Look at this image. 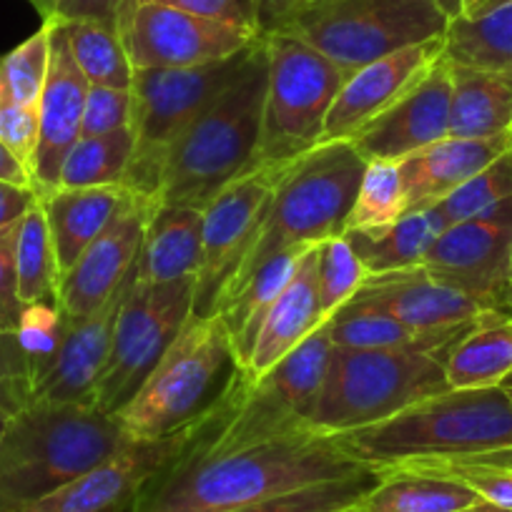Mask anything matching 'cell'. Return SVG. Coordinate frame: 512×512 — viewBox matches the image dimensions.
<instances>
[{"mask_svg":"<svg viewBox=\"0 0 512 512\" xmlns=\"http://www.w3.org/2000/svg\"><path fill=\"white\" fill-rule=\"evenodd\" d=\"M445 224L435 209L407 211L392 224L369 226V229H347L349 246L367 274L397 272V269L420 267L427 251L432 249Z\"/></svg>","mask_w":512,"mask_h":512,"instance_id":"30","label":"cell"},{"mask_svg":"<svg viewBox=\"0 0 512 512\" xmlns=\"http://www.w3.org/2000/svg\"><path fill=\"white\" fill-rule=\"evenodd\" d=\"M0 181H3V184L21 186V189L36 191V186H33L31 171H28L26 166H23L21 161H18L16 156H13L11 151L3 146V141H0Z\"/></svg>","mask_w":512,"mask_h":512,"instance_id":"52","label":"cell"},{"mask_svg":"<svg viewBox=\"0 0 512 512\" xmlns=\"http://www.w3.org/2000/svg\"><path fill=\"white\" fill-rule=\"evenodd\" d=\"M512 0H462V16L460 18H480L487 13L497 11V8L507 6Z\"/></svg>","mask_w":512,"mask_h":512,"instance_id":"54","label":"cell"},{"mask_svg":"<svg viewBox=\"0 0 512 512\" xmlns=\"http://www.w3.org/2000/svg\"><path fill=\"white\" fill-rule=\"evenodd\" d=\"M256 33L231 23L196 16L181 8L141 3L131 21L126 51L134 71L141 68H191L226 61L246 51Z\"/></svg>","mask_w":512,"mask_h":512,"instance_id":"15","label":"cell"},{"mask_svg":"<svg viewBox=\"0 0 512 512\" xmlns=\"http://www.w3.org/2000/svg\"><path fill=\"white\" fill-rule=\"evenodd\" d=\"M141 3H159V6L181 8L196 16L214 18V21L231 23L236 28L256 33V13L259 0H141ZM259 36V33H256Z\"/></svg>","mask_w":512,"mask_h":512,"instance_id":"47","label":"cell"},{"mask_svg":"<svg viewBox=\"0 0 512 512\" xmlns=\"http://www.w3.org/2000/svg\"><path fill=\"white\" fill-rule=\"evenodd\" d=\"M287 166H256L249 174L231 181L204 206V254L194 279L191 317L216 314L241 262L249 254L256 234L267 219L279 176Z\"/></svg>","mask_w":512,"mask_h":512,"instance_id":"12","label":"cell"},{"mask_svg":"<svg viewBox=\"0 0 512 512\" xmlns=\"http://www.w3.org/2000/svg\"><path fill=\"white\" fill-rule=\"evenodd\" d=\"M450 78V136L490 139L512 134V73L450 63Z\"/></svg>","mask_w":512,"mask_h":512,"instance_id":"28","label":"cell"},{"mask_svg":"<svg viewBox=\"0 0 512 512\" xmlns=\"http://www.w3.org/2000/svg\"><path fill=\"white\" fill-rule=\"evenodd\" d=\"M204 254V211L194 206H156L146 221L136 277L146 284L176 282L199 274Z\"/></svg>","mask_w":512,"mask_h":512,"instance_id":"24","label":"cell"},{"mask_svg":"<svg viewBox=\"0 0 512 512\" xmlns=\"http://www.w3.org/2000/svg\"><path fill=\"white\" fill-rule=\"evenodd\" d=\"M497 309L512 317V241H510V262H507V292H505V297H502L500 307Z\"/></svg>","mask_w":512,"mask_h":512,"instance_id":"57","label":"cell"},{"mask_svg":"<svg viewBox=\"0 0 512 512\" xmlns=\"http://www.w3.org/2000/svg\"><path fill=\"white\" fill-rule=\"evenodd\" d=\"M131 440L116 417L96 407L31 400L0 440V512L58 490Z\"/></svg>","mask_w":512,"mask_h":512,"instance_id":"4","label":"cell"},{"mask_svg":"<svg viewBox=\"0 0 512 512\" xmlns=\"http://www.w3.org/2000/svg\"><path fill=\"white\" fill-rule=\"evenodd\" d=\"M352 299L382 309L417 337L432 344V357L440 354L475 322L482 307L465 292L430 277L425 267L397 269V272L369 274Z\"/></svg>","mask_w":512,"mask_h":512,"instance_id":"16","label":"cell"},{"mask_svg":"<svg viewBox=\"0 0 512 512\" xmlns=\"http://www.w3.org/2000/svg\"><path fill=\"white\" fill-rule=\"evenodd\" d=\"M307 3L309 0H259L256 33L262 38H267L272 36V33L284 31Z\"/></svg>","mask_w":512,"mask_h":512,"instance_id":"48","label":"cell"},{"mask_svg":"<svg viewBox=\"0 0 512 512\" xmlns=\"http://www.w3.org/2000/svg\"><path fill=\"white\" fill-rule=\"evenodd\" d=\"M309 3H314V0H309ZM309 3H307V6H309Z\"/></svg>","mask_w":512,"mask_h":512,"instance_id":"60","label":"cell"},{"mask_svg":"<svg viewBox=\"0 0 512 512\" xmlns=\"http://www.w3.org/2000/svg\"><path fill=\"white\" fill-rule=\"evenodd\" d=\"M128 191L116 186H86V189H56L41 199L51 231L56 262L63 274L71 272L83 251L103 234L118 211L126 206Z\"/></svg>","mask_w":512,"mask_h":512,"instance_id":"23","label":"cell"},{"mask_svg":"<svg viewBox=\"0 0 512 512\" xmlns=\"http://www.w3.org/2000/svg\"><path fill=\"white\" fill-rule=\"evenodd\" d=\"M136 264L111 299L83 319L68 317L66 337L48 372L33 384V400L71 402L91 405L96 384L108 362V352L116 332L118 312L123 307L128 289L136 284Z\"/></svg>","mask_w":512,"mask_h":512,"instance_id":"21","label":"cell"},{"mask_svg":"<svg viewBox=\"0 0 512 512\" xmlns=\"http://www.w3.org/2000/svg\"><path fill=\"white\" fill-rule=\"evenodd\" d=\"M334 437L349 455L377 470L502 450L512 445V392L445 390L390 420Z\"/></svg>","mask_w":512,"mask_h":512,"instance_id":"3","label":"cell"},{"mask_svg":"<svg viewBox=\"0 0 512 512\" xmlns=\"http://www.w3.org/2000/svg\"><path fill=\"white\" fill-rule=\"evenodd\" d=\"M379 472L382 470H367L342 480L317 482L229 512H347L364 492L372 490Z\"/></svg>","mask_w":512,"mask_h":512,"instance_id":"38","label":"cell"},{"mask_svg":"<svg viewBox=\"0 0 512 512\" xmlns=\"http://www.w3.org/2000/svg\"><path fill=\"white\" fill-rule=\"evenodd\" d=\"M364 166L367 161L349 141H329L289 164L279 176L267 219L239 272L221 294L219 307L279 251L322 244L324 239L344 234Z\"/></svg>","mask_w":512,"mask_h":512,"instance_id":"6","label":"cell"},{"mask_svg":"<svg viewBox=\"0 0 512 512\" xmlns=\"http://www.w3.org/2000/svg\"><path fill=\"white\" fill-rule=\"evenodd\" d=\"M445 390V367L425 349L332 347L312 430L342 435L377 425Z\"/></svg>","mask_w":512,"mask_h":512,"instance_id":"7","label":"cell"},{"mask_svg":"<svg viewBox=\"0 0 512 512\" xmlns=\"http://www.w3.org/2000/svg\"><path fill=\"white\" fill-rule=\"evenodd\" d=\"M194 309V277L164 284L136 279L118 312L111 352L96 384L93 407L116 415L141 390Z\"/></svg>","mask_w":512,"mask_h":512,"instance_id":"11","label":"cell"},{"mask_svg":"<svg viewBox=\"0 0 512 512\" xmlns=\"http://www.w3.org/2000/svg\"><path fill=\"white\" fill-rule=\"evenodd\" d=\"M397 467H412V470H430V472H442V475L457 477V480L465 482L470 490H475L482 502L512 510V470H502V467H487V465H470V462H457V460L407 462V465H397Z\"/></svg>","mask_w":512,"mask_h":512,"instance_id":"42","label":"cell"},{"mask_svg":"<svg viewBox=\"0 0 512 512\" xmlns=\"http://www.w3.org/2000/svg\"><path fill=\"white\" fill-rule=\"evenodd\" d=\"M134 154V131L131 126L118 128L113 134L78 139L68 151L61 169L58 189H86V186L123 184L128 161Z\"/></svg>","mask_w":512,"mask_h":512,"instance_id":"34","label":"cell"},{"mask_svg":"<svg viewBox=\"0 0 512 512\" xmlns=\"http://www.w3.org/2000/svg\"><path fill=\"white\" fill-rule=\"evenodd\" d=\"M126 126H131V88L88 86L81 139L113 134Z\"/></svg>","mask_w":512,"mask_h":512,"instance_id":"43","label":"cell"},{"mask_svg":"<svg viewBox=\"0 0 512 512\" xmlns=\"http://www.w3.org/2000/svg\"><path fill=\"white\" fill-rule=\"evenodd\" d=\"M445 58L457 66L512 73V3L480 18H457L445 33Z\"/></svg>","mask_w":512,"mask_h":512,"instance_id":"31","label":"cell"},{"mask_svg":"<svg viewBox=\"0 0 512 512\" xmlns=\"http://www.w3.org/2000/svg\"><path fill=\"white\" fill-rule=\"evenodd\" d=\"M502 387H507V390H512V374L505 379V382H502Z\"/></svg>","mask_w":512,"mask_h":512,"instance_id":"59","label":"cell"},{"mask_svg":"<svg viewBox=\"0 0 512 512\" xmlns=\"http://www.w3.org/2000/svg\"><path fill=\"white\" fill-rule=\"evenodd\" d=\"M249 377L219 314L191 317L116 420L134 440H159L219 410Z\"/></svg>","mask_w":512,"mask_h":512,"instance_id":"5","label":"cell"},{"mask_svg":"<svg viewBox=\"0 0 512 512\" xmlns=\"http://www.w3.org/2000/svg\"><path fill=\"white\" fill-rule=\"evenodd\" d=\"M224 405L174 435L159 440H131L116 455L91 467L76 480L66 482L38 500L3 512H123L159 472H164L199 437V432L224 410Z\"/></svg>","mask_w":512,"mask_h":512,"instance_id":"13","label":"cell"},{"mask_svg":"<svg viewBox=\"0 0 512 512\" xmlns=\"http://www.w3.org/2000/svg\"><path fill=\"white\" fill-rule=\"evenodd\" d=\"M445 56V36L384 56L354 71L339 88L324 123V144L349 141L359 128L405 98Z\"/></svg>","mask_w":512,"mask_h":512,"instance_id":"19","label":"cell"},{"mask_svg":"<svg viewBox=\"0 0 512 512\" xmlns=\"http://www.w3.org/2000/svg\"><path fill=\"white\" fill-rule=\"evenodd\" d=\"M505 199H512V149L430 209L437 211L447 229L460 221L475 219L477 214Z\"/></svg>","mask_w":512,"mask_h":512,"instance_id":"40","label":"cell"},{"mask_svg":"<svg viewBox=\"0 0 512 512\" xmlns=\"http://www.w3.org/2000/svg\"><path fill=\"white\" fill-rule=\"evenodd\" d=\"M66 329L68 317L58 304L38 302L23 307L16 337L23 354H26L28 367H31V390L56 359L63 337H66Z\"/></svg>","mask_w":512,"mask_h":512,"instance_id":"41","label":"cell"},{"mask_svg":"<svg viewBox=\"0 0 512 512\" xmlns=\"http://www.w3.org/2000/svg\"><path fill=\"white\" fill-rule=\"evenodd\" d=\"M512 149V134L490 139H447L417 151L400 161L402 184H405L407 211H422L435 206L452 191L480 174L485 166Z\"/></svg>","mask_w":512,"mask_h":512,"instance_id":"22","label":"cell"},{"mask_svg":"<svg viewBox=\"0 0 512 512\" xmlns=\"http://www.w3.org/2000/svg\"><path fill=\"white\" fill-rule=\"evenodd\" d=\"M480 500L457 477L412 467H384L372 490L347 512H465Z\"/></svg>","mask_w":512,"mask_h":512,"instance_id":"27","label":"cell"},{"mask_svg":"<svg viewBox=\"0 0 512 512\" xmlns=\"http://www.w3.org/2000/svg\"><path fill=\"white\" fill-rule=\"evenodd\" d=\"M450 23L427 0H314L284 31L317 48L349 78L402 48L442 38Z\"/></svg>","mask_w":512,"mask_h":512,"instance_id":"10","label":"cell"},{"mask_svg":"<svg viewBox=\"0 0 512 512\" xmlns=\"http://www.w3.org/2000/svg\"><path fill=\"white\" fill-rule=\"evenodd\" d=\"M154 209V201L134 194L128 196L126 206L118 211L116 219L83 251L71 272L63 274L58 307L66 312V317H88L116 294L139 259L146 221Z\"/></svg>","mask_w":512,"mask_h":512,"instance_id":"17","label":"cell"},{"mask_svg":"<svg viewBox=\"0 0 512 512\" xmlns=\"http://www.w3.org/2000/svg\"><path fill=\"white\" fill-rule=\"evenodd\" d=\"M505 390H507V387H505ZM510 392H512V390H510Z\"/></svg>","mask_w":512,"mask_h":512,"instance_id":"61","label":"cell"},{"mask_svg":"<svg viewBox=\"0 0 512 512\" xmlns=\"http://www.w3.org/2000/svg\"><path fill=\"white\" fill-rule=\"evenodd\" d=\"M61 26L73 58L91 86L131 88L134 66L128 58L126 43L116 31L93 21H71Z\"/></svg>","mask_w":512,"mask_h":512,"instance_id":"33","label":"cell"},{"mask_svg":"<svg viewBox=\"0 0 512 512\" xmlns=\"http://www.w3.org/2000/svg\"><path fill=\"white\" fill-rule=\"evenodd\" d=\"M141 0H63L51 21H93L126 38Z\"/></svg>","mask_w":512,"mask_h":512,"instance_id":"45","label":"cell"},{"mask_svg":"<svg viewBox=\"0 0 512 512\" xmlns=\"http://www.w3.org/2000/svg\"><path fill=\"white\" fill-rule=\"evenodd\" d=\"M457 462H470V465H487V467H502V470H512V445L502 447V450L482 452V455L457 457Z\"/></svg>","mask_w":512,"mask_h":512,"instance_id":"53","label":"cell"},{"mask_svg":"<svg viewBox=\"0 0 512 512\" xmlns=\"http://www.w3.org/2000/svg\"><path fill=\"white\" fill-rule=\"evenodd\" d=\"M38 134H41L38 108L0 98V141L28 171L33 169V159H36Z\"/></svg>","mask_w":512,"mask_h":512,"instance_id":"44","label":"cell"},{"mask_svg":"<svg viewBox=\"0 0 512 512\" xmlns=\"http://www.w3.org/2000/svg\"><path fill=\"white\" fill-rule=\"evenodd\" d=\"M16 287L23 304H58L61 269L56 262L51 231L41 199L21 219L16 241Z\"/></svg>","mask_w":512,"mask_h":512,"instance_id":"32","label":"cell"},{"mask_svg":"<svg viewBox=\"0 0 512 512\" xmlns=\"http://www.w3.org/2000/svg\"><path fill=\"white\" fill-rule=\"evenodd\" d=\"M26 379L31 382V367L18 344L16 332H0V382Z\"/></svg>","mask_w":512,"mask_h":512,"instance_id":"49","label":"cell"},{"mask_svg":"<svg viewBox=\"0 0 512 512\" xmlns=\"http://www.w3.org/2000/svg\"><path fill=\"white\" fill-rule=\"evenodd\" d=\"M267 41V93L256 166H289L324 144V123L347 81L327 56L294 33L279 31Z\"/></svg>","mask_w":512,"mask_h":512,"instance_id":"9","label":"cell"},{"mask_svg":"<svg viewBox=\"0 0 512 512\" xmlns=\"http://www.w3.org/2000/svg\"><path fill=\"white\" fill-rule=\"evenodd\" d=\"M319 249L317 262V299L319 314L324 322L334 317L347 302H352L354 294L362 289L364 279L369 277L367 269L357 259L354 249L349 246L347 236L339 234L332 239H324Z\"/></svg>","mask_w":512,"mask_h":512,"instance_id":"39","label":"cell"},{"mask_svg":"<svg viewBox=\"0 0 512 512\" xmlns=\"http://www.w3.org/2000/svg\"><path fill=\"white\" fill-rule=\"evenodd\" d=\"M317 246L319 244H314L304 254L292 282L274 302L272 312H269L267 322L259 332V339H256L249 367H246L249 377H259L267 369H272L279 359L287 357L294 347H299L309 334L317 332L324 324L317 299Z\"/></svg>","mask_w":512,"mask_h":512,"instance_id":"25","label":"cell"},{"mask_svg":"<svg viewBox=\"0 0 512 512\" xmlns=\"http://www.w3.org/2000/svg\"><path fill=\"white\" fill-rule=\"evenodd\" d=\"M199 437L123 512H229L299 487L377 470L349 455L337 437L319 430L224 452L201 450Z\"/></svg>","mask_w":512,"mask_h":512,"instance_id":"1","label":"cell"},{"mask_svg":"<svg viewBox=\"0 0 512 512\" xmlns=\"http://www.w3.org/2000/svg\"><path fill=\"white\" fill-rule=\"evenodd\" d=\"M36 201L38 194L33 189H21V186L3 184L0 181V226L21 221Z\"/></svg>","mask_w":512,"mask_h":512,"instance_id":"50","label":"cell"},{"mask_svg":"<svg viewBox=\"0 0 512 512\" xmlns=\"http://www.w3.org/2000/svg\"><path fill=\"white\" fill-rule=\"evenodd\" d=\"M450 390L502 387L512 374V317L482 309L475 322L440 354Z\"/></svg>","mask_w":512,"mask_h":512,"instance_id":"26","label":"cell"},{"mask_svg":"<svg viewBox=\"0 0 512 512\" xmlns=\"http://www.w3.org/2000/svg\"><path fill=\"white\" fill-rule=\"evenodd\" d=\"M452 78L442 56L405 98L349 139L364 161H400L450 136Z\"/></svg>","mask_w":512,"mask_h":512,"instance_id":"18","label":"cell"},{"mask_svg":"<svg viewBox=\"0 0 512 512\" xmlns=\"http://www.w3.org/2000/svg\"><path fill=\"white\" fill-rule=\"evenodd\" d=\"M327 327L329 339L334 347L344 349H400V347H417L425 352H435L427 339L417 337L415 332L392 319L390 314H384L382 309L372 307L367 302H352L344 304L329 322Z\"/></svg>","mask_w":512,"mask_h":512,"instance_id":"35","label":"cell"},{"mask_svg":"<svg viewBox=\"0 0 512 512\" xmlns=\"http://www.w3.org/2000/svg\"><path fill=\"white\" fill-rule=\"evenodd\" d=\"M309 249L312 246H294V249L279 251L277 256H272L269 262H264L262 267L256 269L254 277L234 297H229L216 309L221 322L229 329L236 357H239L244 369L249 367L256 339H259V332H262L274 302L287 289V284L292 282L294 272L299 269V264H302L304 254Z\"/></svg>","mask_w":512,"mask_h":512,"instance_id":"29","label":"cell"},{"mask_svg":"<svg viewBox=\"0 0 512 512\" xmlns=\"http://www.w3.org/2000/svg\"><path fill=\"white\" fill-rule=\"evenodd\" d=\"M465 512H512V510H505V507L487 505V502H477L475 507H470V510H465Z\"/></svg>","mask_w":512,"mask_h":512,"instance_id":"58","label":"cell"},{"mask_svg":"<svg viewBox=\"0 0 512 512\" xmlns=\"http://www.w3.org/2000/svg\"><path fill=\"white\" fill-rule=\"evenodd\" d=\"M405 214L407 199L400 164H395V161H367L352 211L347 216V229L392 224Z\"/></svg>","mask_w":512,"mask_h":512,"instance_id":"37","label":"cell"},{"mask_svg":"<svg viewBox=\"0 0 512 512\" xmlns=\"http://www.w3.org/2000/svg\"><path fill=\"white\" fill-rule=\"evenodd\" d=\"M63 0H31V6L36 8L38 16L43 18V21H51L53 16H56L58 6H61Z\"/></svg>","mask_w":512,"mask_h":512,"instance_id":"56","label":"cell"},{"mask_svg":"<svg viewBox=\"0 0 512 512\" xmlns=\"http://www.w3.org/2000/svg\"><path fill=\"white\" fill-rule=\"evenodd\" d=\"M21 221L0 226V332H16L26 304L16 287V241Z\"/></svg>","mask_w":512,"mask_h":512,"instance_id":"46","label":"cell"},{"mask_svg":"<svg viewBox=\"0 0 512 512\" xmlns=\"http://www.w3.org/2000/svg\"><path fill=\"white\" fill-rule=\"evenodd\" d=\"M254 43L226 61L206 63V66L134 71V83H131L134 154L123 176V189L156 204L171 146L239 76L249 61Z\"/></svg>","mask_w":512,"mask_h":512,"instance_id":"8","label":"cell"},{"mask_svg":"<svg viewBox=\"0 0 512 512\" xmlns=\"http://www.w3.org/2000/svg\"><path fill=\"white\" fill-rule=\"evenodd\" d=\"M33 400L31 382L26 379H11V382H0V440L6 435V427L11 422V417L18 410L28 405Z\"/></svg>","mask_w":512,"mask_h":512,"instance_id":"51","label":"cell"},{"mask_svg":"<svg viewBox=\"0 0 512 512\" xmlns=\"http://www.w3.org/2000/svg\"><path fill=\"white\" fill-rule=\"evenodd\" d=\"M51 23V66H48L46 88L38 103L41 134H38V149L31 169L38 196L58 189L63 161L81 139L83 106H86L88 86H91L73 58L63 26L58 21Z\"/></svg>","mask_w":512,"mask_h":512,"instance_id":"20","label":"cell"},{"mask_svg":"<svg viewBox=\"0 0 512 512\" xmlns=\"http://www.w3.org/2000/svg\"><path fill=\"white\" fill-rule=\"evenodd\" d=\"M267 41L256 38L239 76L171 146L156 206L204 209L221 189L254 169L267 93Z\"/></svg>","mask_w":512,"mask_h":512,"instance_id":"2","label":"cell"},{"mask_svg":"<svg viewBox=\"0 0 512 512\" xmlns=\"http://www.w3.org/2000/svg\"><path fill=\"white\" fill-rule=\"evenodd\" d=\"M510 241L512 199H505L475 219L447 226L422 267L437 282L460 289L482 307L497 309L507 292Z\"/></svg>","mask_w":512,"mask_h":512,"instance_id":"14","label":"cell"},{"mask_svg":"<svg viewBox=\"0 0 512 512\" xmlns=\"http://www.w3.org/2000/svg\"><path fill=\"white\" fill-rule=\"evenodd\" d=\"M53 23L43 21L33 36L0 58V98L38 108L51 66Z\"/></svg>","mask_w":512,"mask_h":512,"instance_id":"36","label":"cell"},{"mask_svg":"<svg viewBox=\"0 0 512 512\" xmlns=\"http://www.w3.org/2000/svg\"><path fill=\"white\" fill-rule=\"evenodd\" d=\"M427 3L440 8L450 21H457L462 16V0H427Z\"/></svg>","mask_w":512,"mask_h":512,"instance_id":"55","label":"cell"}]
</instances>
